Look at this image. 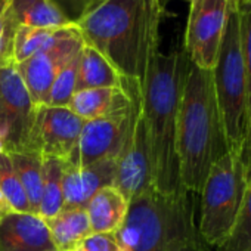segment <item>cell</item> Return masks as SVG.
Masks as SVG:
<instances>
[{"label": "cell", "mask_w": 251, "mask_h": 251, "mask_svg": "<svg viewBox=\"0 0 251 251\" xmlns=\"http://www.w3.org/2000/svg\"><path fill=\"white\" fill-rule=\"evenodd\" d=\"M163 17L161 0H93L75 27L121 77L142 81L160 52Z\"/></svg>", "instance_id": "obj_1"}, {"label": "cell", "mask_w": 251, "mask_h": 251, "mask_svg": "<svg viewBox=\"0 0 251 251\" xmlns=\"http://www.w3.org/2000/svg\"><path fill=\"white\" fill-rule=\"evenodd\" d=\"M191 59L185 49L158 52L141 81L142 111L147 121L154 189L166 197L188 192L180 182L176 151L177 114Z\"/></svg>", "instance_id": "obj_2"}, {"label": "cell", "mask_w": 251, "mask_h": 251, "mask_svg": "<svg viewBox=\"0 0 251 251\" xmlns=\"http://www.w3.org/2000/svg\"><path fill=\"white\" fill-rule=\"evenodd\" d=\"M176 151L182 186L197 195L213 164L229 151L211 70L192 62L179 105Z\"/></svg>", "instance_id": "obj_3"}, {"label": "cell", "mask_w": 251, "mask_h": 251, "mask_svg": "<svg viewBox=\"0 0 251 251\" xmlns=\"http://www.w3.org/2000/svg\"><path fill=\"white\" fill-rule=\"evenodd\" d=\"M194 223L189 192L166 197L152 189L129 202L115 235L124 251H177Z\"/></svg>", "instance_id": "obj_4"}, {"label": "cell", "mask_w": 251, "mask_h": 251, "mask_svg": "<svg viewBox=\"0 0 251 251\" xmlns=\"http://www.w3.org/2000/svg\"><path fill=\"white\" fill-rule=\"evenodd\" d=\"M251 177V147L229 150L217 160L200 194L201 239L210 247H220L230 233L244 204Z\"/></svg>", "instance_id": "obj_5"}, {"label": "cell", "mask_w": 251, "mask_h": 251, "mask_svg": "<svg viewBox=\"0 0 251 251\" xmlns=\"http://www.w3.org/2000/svg\"><path fill=\"white\" fill-rule=\"evenodd\" d=\"M211 74L229 150L251 147L248 84L241 43L239 14L232 6H229L225 33Z\"/></svg>", "instance_id": "obj_6"}, {"label": "cell", "mask_w": 251, "mask_h": 251, "mask_svg": "<svg viewBox=\"0 0 251 251\" xmlns=\"http://www.w3.org/2000/svg\"><path fill=\"white\" fill-rule=\"evenodd\" d=\"M121 89L132 100V121L123 150L115 158L114 186L130 202L154 189V175L148 129L142 111L141 81L123 77Z\"/></svg>", "instance_id": "obj_7"}, {"label": "cell", "mask_w": 251, "mask_h": 251, "mask_svg": "<svg viewBox=\"0 0 251 251\" xmlns=\"http://www.w3.org/2000/svg\"><path fill=\"white\" fill-rule=\"evenodd\" d=\"M36 115L37 106L15 64L0 68V151H31Z\"/></svg>", "instance_id": "obj_8"}, {"label": "cell", "mask_w": 251, "mask_h": 251, "mask_svg": "<svg viewBox=\"0 0 251 251\" xmlns=\"http://www.w3.org/2000/svg\"><path fill=\"white\" fill-rule=\"evenodd\" d=\"M130 121L132 100L124 92L106 114L84 123L78 142L65 161L70 166L84 167L117 158L127 138Z\"/></svg>", "instance_id": "obj_9"}, {"label": "cell", "mask_w": 251, "mask_h": 251, "mask_svg": "<svg viewBox=\"0 0 251 251\" xmlns=\"http://www.w3.org/2000/svg\"><path fill=\"white\" fill-rule=\"evenodd\" d=\"M83 45V37L74 24L62 28L46 49L15 65L36 106L49 105L50 89L56 74L81 50Z\"/></svg>", "instance_id": "obj_10"}, {"label": "cell", "mask_w": 251, "mask_h": 251, "mask_svg": "<svg viewBox=\"0 0 251 251\" xmlns=\"http://www.w3.org/2000/svg\"><path fill=\"white\" fill-rule=\"evenodd\" d=\"M183 49L192 64L213 70L220 49L230 0H192Z\"/></svg>", "instance_id": "obj_11"}, {"label": "cell", "mask_w": 251, "mask_h": 251, "mask_svg": "<svg viewBox=\"0 0 251 251\" xmlns=\"http://www.w3.org/2000/svg\"><path fill=\"white\" fill-rule=\"evenodd\" d=\"M84 123L70 108L37 106L31 151L39 152L42 158L67 160L78 142Z\"/></svg>", "instance_id": "obj_12"}, {"label": "cell", "mask_w": 251, "mask_h": 251, "mask_svg": "<svg viewBox=\"0 0 251 251\" xmlns=\"http://www.w3.org/2000/svg\"><path fill=\"white\" fill-rule=\"evenodd\" d=\"M0 251H58L46 222L33 213L11 211L0 219Z\"/></svg>", "instance_id": "obj_13"}, {"label": "cell", "mask_w": 251, "mask_h": 251, "mask_svg": "<svg viewBox=\"0 0 251 251\" xmlns=\"http://www.w3.org/2000/svg\"><path fill=\"white\" fill-rule=\"evenodd\" d=\"M115 179V158L102 160L90 166L78 167L70 166L62 179L64 207L65 208H86L90 198L106 186H114Z\"/></svg>", "instance_id": "obj_14"}, {"label": "cell", "mask_w": 251, "mask_h": 251, "mask_svg": "<svg viewBox=\"0 0 251 251\" xmlns=\"http://www.w3.org/2000/svg\"><path fill=\"white\" fill-rule=\"evenodd\" d=\"M129 202L115 186L98 191L86 205L92 233L115 232L127 214Z\"/></svg>", "instance_id": "obj_15"}, {"label": "cell", "mask_w": 251, "mask_h": 251, "mask_svg": "<svg viewBox=\"0 0 251 251\" xmlns=\"http://www.w3.org/2000/svg\"><path fill=\"white\" fill-rule=\"evenodd\" d=\"M58 251H77L78 245L92 235L84 208H62L56 216L45 220Z\"/></svg>", "instance_id": "obj_16"}, {"label": "cell", "mask_w": 251, "mask_h": 251, "mask_svg": "<svg viewBox=\"0 0 251 251\" xmlns=\"http://www.w3.org/2000/svg\"><path fill=\"white\" fill-rule=\"evenodd\" d=\"M9 5L18 27L65 28L74 25L53 0H9Z\"/></svg>", "instance_id": "obj_17"}, {"label": "cell", "mask_w": 251, "mask_h": 251, "mask_svg": "<svg viewBox=\"0 0 251 251\" xmlns=\"http://www.w3.org/2000/svg\"><path fill=\"white\" fill-rule=\"evenodd\" d=\"M121 84H123V77L108 62V59L92 46L83 45L80 52L75 92L84 89H99V87L121 89Z\"/></svg>", "instance_id": "obj_18"}, {"label": "cell", "mask_w": 251, "mask_h": 251, "mask_svg": "<svg viewBox=\"0 0 251 251\" xmlns=\"http://www.w3.org/2000/svg\"><path fill=\"white\" fill-rule=\"evenodd\" d=\"M67 169V161L62 158H43V185L39 216L48 220L56 216L64 208L62 179Z\"/></svg>", "instance_id": "obj_19"}, {"label": "cell", "mask_w": 251, "mask_h": 251, "mask_svg": "<svg viewBox=\"0 0 251 251\" xmlns=\"http://www.w3.org/2000/svg\"><path fill=\"white\" fill-rule=\"evenodd\" d=\"M124 90L117 87L84 89L74 92L68 108L81 120L89 121L106 114L117 100L123 96Z\"/></svg>", "instance_id": "obj_20"}, {"label": "cell", "mask_w": 251, "mask_h": 251, "mask_svg": "<svg viewBox=\"0 0 251 251\" xmlns=\"http://www.w3.org/2000/svg\"><path fill=\"white\" fill-rule=\"evenodd\" d=\"M15 172L25 189L33 214H39L40 198H42V173H43V158L36 151L12 152L9 154Z\"/></svg>", "instance_id": "obj_21"}, {"label": "cell", "mask_w": 251, "mask_h": 251, "mask_svg": "<svg viewBox=\"0 0 251 251\" xmlns=\"http://www.w3.org/2000/svg\"><path fill=\"white\" fill-rule=\"evenodd\" d=\"M62 28H30L18 27L14 42V64H21L46 49Z\"/></svg>", "instance_id": "obj_22"}, {"label": "cell", "mask_w": 251, "mask_h": 251, "mask_svg": "<svg viewBox=\"0 0 251 251\" xmlns=\"http://www.w3.org/2000/svg\"><path fill=\"white\" fill-rule=\"evenodd\" d=\"M0 192L14 211L33 213L25 189L14 169L9 154L5 151H0Z\"/></svg>", "instance_id": "obj_23"}, {"label": "cell", "mask_w": 251, "mask_h": 251, "mask_svg": "<svg viewBox=\"0 0 251 251\" xmlns=\"http://www.w3.org/2000/svg\"><path fill=\"white\" fill-rule=\"evenodd\" d=\"M217 251H251V177L241 211L225 242Z\"/></svg>", "instance_id": "obj_24"}, {"label": "cell", "mask_w": 251, "mask_h": 251, "mask_svg": "<svg viewBox=\"0 0 251 251\" xmlns=\"http://www.w3.org/2000/svg\"><path fill=\"white\" fill-rule=\"evenodd\" d=\"M81 52V50H80ZM80 52L74 55L56 74L55 81L50 89L49 105L56 108H68V103L75 92L77 83V73H78V62H80Z\"/></svg>", "instance_id": "obj_25"}, {"label": "cell", "mask_w": 251, "mask_h": 251, "mask_svg": "<svg viewBox=\"0 0 251 251\" xmlns=\"http://www.w3.org/2000/svg\"><path fill=\"white\" fill-rule=\"evenodd\" d=\"M18 24L9 0H0V68L14 64V42Z\"/></svg>", "instance_id": "obj_26"}, {"label": "cell", "mask_w": 251, "mask_h": 251, "mask_svg": "<svg viewBox=\"0 0 251 251\" xmlns=\"http://www.w3.org/2000/svg\"><path fill=\"white\" fill-rule=\"evenodd\" d=\"M238 9L239 14V27H241V43L242 53L247 71V84H248V121L251 133V3H244Z\"/></svg>", "instance_id": "obj_27"}, {"label": "cell", "mask_w": 251, "mask_h": 251, "mask_svg": "<svg viewBox=\"0 0 251 251\" xmlns=\"http://www.w3.org/2000/svg\"><path fill=\"white\" fill-rule=\"evenodd\" d=\"M77 251H124L115 232L92 233L77 248Z\"/></svg>", "instance_id": "obj_28"}, {"label": "cell", "mask_w": 251, "mask_h": 251, "mask_svg": "<svg viewBox=\"0 0 251 251\" xmlns=\"http://www.w3.org/2000/svg\"><path fill=\"white\" fill-rule=\"evenodd\" d=\"M53 2L75 24L86 12V9L92 5L93 0H53Z\"/></svg>", "instance_id": "obj_29"}, {"label": "cell", "mask_w": 251, "mask_h": 251, "mask_svg": "<svg viewBox=\"0 0 251 251\" xmlns=\"http://www.w3.org/2000/svg\"><path fill=\"white\" fill-rule=\"evenodd\" d=\"M177 251H213V250L201 239L198 229H197V223H194L188 229L183 239L180 241Z\"/></svg>", "instance_id": "obj_30"}, {"label": "cell", "mask_w": 251, "mask_h": 251, "mask_svg": "<svg viewBox=\"0 0 251 251\" xmlns=\"http://www.w3.org/2000/svg\"><path fill=\"white\" fill-rule=\"evenodd\" d=\"M11 211H14V210L11 208V205H9L8 201L5 200L3 194L0 192V219H2L3 216H6V214H9Z\"/></svg>", "instance_id": "obj_31"}, {"label": "cell", "mask_w": 251, "mask_h": 251, "mask_svg": "<svg viewBox=\"0 0 251 251\" xmlns=\"http://www.w3.org/2000/svg\"><path fill=\"white\" fill-rule=\"evenodd\" d=\"M183 2H188V3H191V2H192V0H183Z\"/></svg>", "instance_id": "obj_32"}]
</instances>
